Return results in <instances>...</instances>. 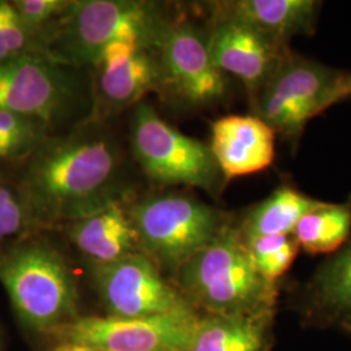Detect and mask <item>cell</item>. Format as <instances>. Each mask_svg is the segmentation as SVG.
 Returning a JSON list of instances; mask_svg holds the SVG:
<instances>
[{"label":"cell","instance_id":"cell-22","mask_svg":"<svg viewBox=\"0 0 351 351\" xmlns=\"http://www.w3.org/2000/svg\"><path fill=\"white\" fill-rule=\"evenodd\" d=\"M245 243L261 274L274 282L288 271L300 250L294 234L263 236Z\"/></svg>","mask_w":351,"mask_h":351},{"label":"cell","instance_id":"cell-1","mask_svg":"<svg viewBox=\"0 0 351 351\" xmlns=\"http://www.w3.org/2000/svg\"><path fill=\"white\" fill-rule=\"evenodd\" d=\"M125 149L107 121L91 119L51 134L14 180L37 232L139 197Z\"/></svg>","mask_w":351,"mask_h":351},{"label":"cell","instance_id":"cell-18","mask_svg":"<svg viewBox=\"0 0 351 351\" xmlns=\"http://www.w3.org/2000/svg\"><path fill=\"white\" fill-rule=\"evenodd\" d=\"M274 314L249 317L203 315L185 351H269Z\"/></svg>","mask_w":351,"mask_h":351},{"label":"cell","instance_id":"cell-5","mask_svg":"<svg viewBox=\"0 0 351 351\" xmlns=\"http://www.w3.org/2000/svg\"><path fill=\"white\" fill-rule=\"evenodd\" d=\"M0 110L43 123L52 134L94 119L91 69L45 53L0 64Z\"/></svg>","mask_w":351,"mask_h":351},{"label":"cell","instance_id":"cell-6","mask_svg":"<svg viewBox=\"0 0 351 351\" xmlns=\"http://www.w3.org/2000/svg\"><path fill=\"white\" fill-rule=\"evenodd\" d=\"M126 207L142 252L172 275L232 224L229 213L182 191L139 195Z\"/></svg>","mask_w":351,"mask_h":351},{"label":"cell","instance_id":"cell-23","mask_svg":"<svg viewBox=\"0 0 351 351\" xmlns=\"http://www.w3.org/2000/svg\"><path fill=\"white\" fill-rule=\"evenodd\" d=\"M33 233L38 232L16 182L0 175V252Z\"/></svg>","mask_w":351,"mask_h":351},{"label":"cell","instance_id":"cell-16","mask_svg":"<svg viewBox=\"0 0 351 351\" xmlns=\"http://www.w3.org/2000/svg\"><path fill=\"white\" fill-rule=\"evenodd\" d=\"M301 308L311 324L351 335V241L320 264L303 285Z\"/></svg>","mask_w":351,"mask_h":351},{"label":"cell","instance_id":"cell-24","mask_svg":"<svg viewBox=\"0 0 351 351\" xmlns=\"http://www.w3.org/2000/svg\"><path fill=\"white\" fill-rule=\"evenodd\" d=\"M13 8L20 19L39 39L43 51L56 33L73 0H12Z\"/></svg>","mask_w":351,"mask_h":351},{"label":"cell","instance_id":"cell-11","mask_svg":"<svg viewBox=\"0 0 351 351\" xmlns=\"http://www.w3.org/2000/svg\"><path fill=\"white\" fill-rule=\"evenodd\" d=\"M199 316L197 311L133 319L85 316L59 335L64 342L101 351H185Z\"/></svg>","mask_w":351,"mask_h":351},{"label":"cell","instance_id":"cell-28","mask_svg":"<svg viewBox=\"0 0 351 351\" xmlns=\"http://www.w3.org/2000/svg\"><path fill=\"white\" fill-rule=\"evenodd\" d=\"M0 351H3V342H1V337H0Z\"/></svg>","mask_w":351,"mask_h":351},{"label":"cell","instance_id":"cell-20","mask_svg":"<svg viewBox=\"0 0 351 351\" xmlns=\"http://www.w3.org/2000/svg\"><path fill=\"white\" fill-rule=\"evenodd\" d=\"M351 195L342 203L326 202L306 213L294 228L300 247L311 255L333 254L350 236Z\"/></svg>","mask_w":351,"mask_h":351},{"label":"cell","instance_id":"cell-17","mask_svg":"<svg viewBox=\"0 0 351 351\" xmlns=\"http://www.w3.org/2000/svg\"><path fill=\"white\" fill-rule=\"evenodd\" d=\"M126 204H114L63 226L66 239L88 264L114 263L142 252Z\"/></svg>","mask_w":351,"mask_h":351},{"label":"cell","instance_id":"cell-15","mask_svg":"<svg viewBox=\"0 0 351 351\" xmlns=\"http://www.w3.org/2000/svg\"><path fill=\"white\" fill-rule=\"evenodd\" d=\"M322 4L317 0H226L203 3V8L210 16L239 20L289 43L297 36L314 34Z\"/></svg>","mask_w":351,"mask_h":351},{"label":"cell","instance_id":"cell-4","mask_svg":"<svg viewBox=\"0 0 351 351\" xmlns=\"http://www.w3.org/2000/svg\"><path fill=\"white\" fill-rule=\"evenodd\" d=\"M177 13L172 5L149 0H73L52 36L46 55L90 69L101 52L116 42L158 50L164 32Z\"/></svg>","mask_w":351,"mask_h":351},{"label":"cell","instance_id":"cell-2","mask_svg":"<svg viewBox=\"0 0 351 351\" xmlns=\"http://www.w3.org/2000/svg\"><path fill=\"white\" fill-rule=\"evenodd\" d=\"M176 288L198 313L226 317L274 314L276 282L258 269L233 223L181 265Z\"/></svg>","mask_w":351,"mask_h":351},{"label":"cell","instance_id":"cell-8","mask_svg":"<svg viewBox=\"0 0 351 351\" xmlns=\"http://www.w3.org/2000/svg\"><path fill=\"white\" fill-rule=\"evenodd\" d=\"M341 72L291 51L251 104L293 150L310 120L329 108V97Z\"/></svg>","mask_w":351,"mask_h":351},{"label":"cell","instance_id":"cell-13","mask_svg":"<svg viewBox=\"0 0 351 351\" xmlns=\"http://www.w3.org/2000/svg\"><path fill=\"white\" fill-rule=\"evenodd\" d=\"M208 43L213 62L228 77L245 86L250 103L291 52L287 42L239 20L207 14Z\"/></svg>","mask_w":351,"mask_h":351},{"label":"cell","instance_id":"cell-25","mask_svg":"<svg viewBox=\"0 0 351 351\" xmlns=\"http://www.w3.org/2000/svg\"><path fill=\"white\" fill-rule=\"evenodd\" d=\"M14 59L4 0H0V64Z\"/></svg>","mask_w":351,"mask_h":351},{"label":"cell","instance_id":"cell-19","mask_svg":"<svg viewBox=\"0 0 351 351\" xmlns=\"http://www.w3.org/2000/svg\"><path fill=\"white\" fill-rule=\"evenodd\" d=\"M324 203L285 182L252 206L236 226L245 242L263 236L293 234L302 217Z\"/></svg>","mask_w":351,"mask_h":351},{"label":"cell","instance_id":"cell-10","mask_svg":"<svg viewBox=\"0 0 351 351\" xmlns=\"http://www.w3.org/2000/svg\"><path fill=\"white\" fill-rule=\"evenodd\" d=\"M88 265L107 316L133 319L195 311L143 252L114 263Z\"/></svg>","mask_w":351,"mask_h":351},{"label":"cell","instance_id":"cell-21","mask_svg":"<svg viewBox=\"0 0 351 351\" xmlns=\"http://www.w3.org/2000/svg\"><path fill=\"white\" fill-rule=\"evenodd\" d=\"M51 134L38 120L0 110V162L23 163Z\"/></svg>","mask_w":351,"mask_h":351},{"label":"cell","instance_id":"cell-12","mask_svg":"<svg viewBox=\"0 0 351 351\" xmlns=\"http://www.w3.org/2000/svg\"><path fill=\"white\" fill-rule=\"evenodd\" d=\"M90 69L94 119L101 121L126 108H134L151 91L164 88L159 52L134 43H112Z\"/></svg>","mask_w":351,"mask_h":351},{"label":"cell","instance_id":"cell-9","mask_svg":"<svg viewBox=\"0 0 351 351\" xmlns=\"http://www.w3.org/2000/svg\"><path fill=\"white\" fill-rule=\"evenodd\" d=\"M164 88L188 108H204L226 98L228 78L215 64L206 24L177 13L159 45Z\"/></svg>","mask_w":351,"mask_h":351},{"label":"cell","instance_id":"cell-3","mask_svg":"<svg viewBox=\"0 0 351 351\" xmlns=\"http://www.w3.org/2000/svg\"><path fill=\"white\" fill-rule=\"evenodd\" d=\"M0 284L20 322L33 332L59 333L80 317L69 264L40 232L0 252Z\"/></svg>","mask_w":351,"mask_h":351},{"label":"cell","instance_id":"cell-7","mask_svg":"<svg viewBox=\"0 0 351 351\" xmlns=\"http://www.w3.org/2000/svg\"><path fill=\"white\" fill-rule=\"evenodd\" d=\"M129 145L142 173L160 188L201 189L213 198L226 188L210 146L169 125L149 101L134 107Z\"/></svg>","mask_w":351,"mask_h":351},{"label":"cell","instance_id":"cell-14","mask_svg":"<svg viewBox=\"0 0 351 351\" xmlns=\"http://www.w3.org/2000/svg\"><path fill=\"white\" fill-rule=\"evenodd\" d=\"M275 132L255 114H228L211 124L210 150L226 184L275 160Z\"/></svg>","mask_w":351,"mask_h":351},{"label":"cell","instance_id":"cell-26","mask_svg":"<svg viewBox=\"0 0 351 351\" xmlns=\"http://www.w3.org/2000/svg\"><path fill=\"white\" fill-rule=\"evenodd\" d=\"M351 97V73L341 72L329 97V107Z\"/></svg>","mask_w":351,"mask_h":351},{"label":"cell","instance_id":"cell-27","mask_svg":"<svg viewBox=\"0 0 351 351\" xmlns=\"http://www.w3.org/2000/svg\"><path fill=\"white\" fill-rule=\"evenodd\" d=\"M53 351H101L85 345L72 343V342H63L60 346H58Z\"/></svg>","mask_w":351,"mask_h":351}]
</instances>
